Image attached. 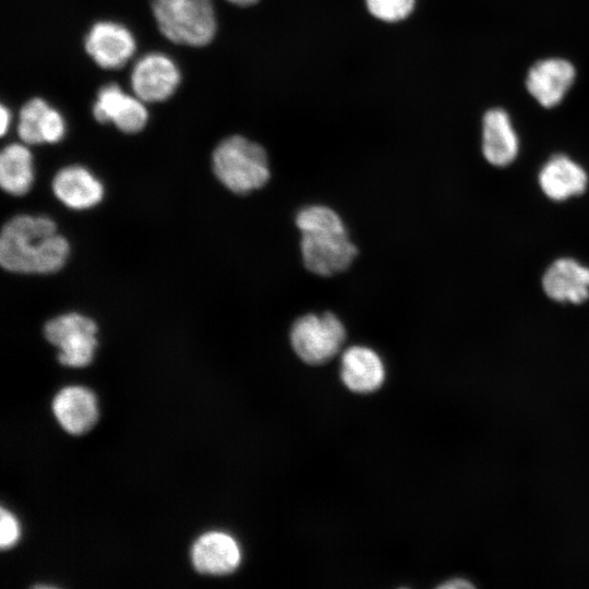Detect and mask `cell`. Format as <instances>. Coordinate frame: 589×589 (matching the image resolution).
Returning a JSON list of instances; mask_svg holds the SVG:
<instances>
[{
    "label": "cell",
    "mask_w": 589,
    "mask_h": 589,
    "mask_svg": "<svg viewBox=\"0 0 589 589\" xmlns=\"http://www.w3.org/2000/svg\"><path fill=\"white\" fill-rule=\"evenodd\" d=\"M0 546L9 549L16 543L20 537V527L16 518L5 508H1Z\"/></svg>",
    "instance_id": "7402d4cb"
},
{
    "label": "cell",
    "mask_w": 589,
    "mask_h": 589,
    "mask_svg": "<svg viewBox=\"0 0 589 589\" xmlns=\"http://www.w3.org/2000/svg\"><path fill=\"white\" fill-rule=\"evenodd\" d=\"M52 191L64 205L72 209H87L97 205L104 196L101 182L82 166H68L57 172Z\"/></svg>",
    "instance_id": "5bb4252c"
},
{
    "label": "cell",
    "mask_w": 589,
    "mask_h": 589,
    "mask_svg": "<svg viewBox=\"0 0 589 589\" xmlns=\"http://www.w3.org/2000/svg\"><path fill=\"white\" fill-rule=\"evenodd\" d=\"M191 558L199 573L221 576L238 568L241 551L230 534L223 531H209L194 542Z\"/></svg>",
    "instance_id": "8fae6325"
},
{
    "label": "cell",
    "mask_w": 589,
    "mask_h": 589,
    "mask_svg": "<svg viewBox=\"0 0 589 589\" xmlns=\"http://www.w3.org/2000/svg\"><path fill=\"white\" fill-rule=\"evenodd\" d=\"M369 12L380 21L396 23L407 19L416 0H365Z\"/></svg>",
    "instance_id": "ffe728a7"
},
{
    "label": "cell",
    "mask_w": 589,
    "mask_h": 589,
    "mask_svg": "<svg viewBox=\"0 0 589 589\" xmlns=\"http://www.w3.org/2000/svg\"><path fill=\"white\" fill-rule=\"evenodd\" d=\"M34 182L33 156L19 143L7 145L0 154V184L12 195H24Z\"/></svg>",
    "instance_id": "ac0fdd59"
},
{
    "label": "cell",
    "mask_w": 589,
    "mask_h": 589,
    "mask_svg": "<svg viewBox=\"0 0 589 589\" xmlns=\"http://www.w3.org/2000/svg\"><path fill=\"white\" fill-rule=\"evenodd\" d=\"M300 231V254L310 273L329 277L348 269L358 255L341 216L330 206L311 204L294 217Z\"/></svg>",
    "instance_id": "7a4b0ae2"
},
{
    "label": "cell",
    "mask_w": 589,
    "mask_h": 589,
    "mask_svg": "<svg viewBox=\"0 0 589 589\" xmlns=\"http://www.w3.org/2000/svg\"><path fill=\"white\" fill-rule=\"evenodd\" d=\"M542 285L555 300L581 302L589 297V268L569 257L558 259L545 271Z\"/></svg>",
    "instance_id": "9a60e30c"
},
{
    "label": "cell",
    "mask_w": 589,
    "mask_h": 589,
    "mask_svg": "<svg viewBox=\"0 0 589 589\" xmlns=\"http://www.w3.org/2000/svg\"><path fill=\"white\" fill-rule=\"evenodd\" d=\"M340 378L356 394H370L382 387L385 365L380 354L370 347L353 345L341 354Z\"/></svg>",
    "instance_id": "7c38bea8"
},
{
    "label": "cell",
    "mask_w": 589,
    "mask_h": 589,
    "mask_svg": "<svg viewBox=\"0 0 589 589\" xmlns=\"http://www.w3.org/2000/svg\"><path fill=\"white\" fill-rule=\"evenodd\" d=\"M135 39L122 24L111 21L95 23L88 31L84 48L93 61L103 69L123 67L135 51Z\"/></svg>",
    "instance_id": "ba28073f"
},
{
    "label": "cell",
    "mask_w": 589,
    "mask_h": 589,
    "mask_svg": "<svg viewBox=\"0 0 589 589\" xmlns=\"http://www.w3.org/2000/svg\"><path fill=\"white\" fill-rule=\"evenodd\" d=\"M443 589H457V588H471L473 587L470 581L464 578H452L438 586Z\"/></svg>",
    "instance_id": "603a6c76"
},
{
    "label": "cell",
    "mask_w": 589,
    "mask_h": 589,
    "mask_svg": "<svg viewBox=\"0 0 589 589\" xmlns=\"http://www.w3.org/2000/svg\"><path fill=\"white\" fill-rule=\"evenodd\" d=\"M52 411L59 424L74 435L89 431L98 419L96 396L82 386L62 388L53 398Z\"/></svg>",
    "instance_id": "4fadbf2b"
},
{
    "label": "cell",
    "mask_w": 589,
    "mask_h": 589,
    "mask_svg": "<svg viewBox=\"0 0 589 589\" xmlns=\"http://www.w3.org/2000/svg\"><path fill=\"white\" fill-rule=\"evenodd\" d=\"M539 182L549 197L563 200L585 190L587 175L577 163L567 156L555 155L542 167Z\"/></svg>",
    "instance_id": "e0dca14e"
},
{
    "label": "cell",
    "mask_w": 589,
    "mask_h": 589,
    "mask_svg": "<svg viewBox=\"0 0 589 589\" xmlns=\"http://www.w3.org/2000/svg\"><path fill=\"white\" fill-rule=\"evenodd\" d=\"M65 133V123L61 113L55 108H49L43 130L44 143H57Z\"/></svg>",
    "instance_id": "44dd1931"
},
{
    "label": "cell",
    "mask_w": 589,
    "mask_h": 589,
    "mask_svg": "<svg viewBox=\"0 0 589 589\" xmlns=\"http://www.w3.org/2000/svg\"><path fill=\"white\" fill-rule=\"evenodd\" d=\"M69 252V242L48 217L19 215L2 228L0 263L9 272L55 273L65 264Z\"/></svg>",
    "instance_id": "6da1fadb"
},
{
    "label": "cell",
    "mask_w": 589,
    "mask_h": 589,
    "mask_svg": "<svg viewBox=\"0 0 589 589\" xmlns=\"http://www.w3.org/2000/svg\"><path fill=\"white\" fill-rule=\"evenodd\" d=\"M235 5L249 7L257 2V0H226Z\"/></svg>",
    "instance_id": "d4e9b609"
},
{
    "label": "cell",
    "mask_w": 589,
    "mask_h": 589,
    "mask_svg": "<svg viewBox=\"0 0 589 589\" xmlns=\"http://www.w3.org/2000/svg\"><path fill=\"white\" fill-rule=\"evenodd\" d=\"M152 11L159 31L172 43L201 47L216 34L212 0H153Z\"/></svg>",
    "instance_id": "277c9868"
},
{
    "label": "cell",
    "mask_w": 589,
    "mask_h": 589,
    "mask_svg": "<svg viewBox=\"0 0 589 589\" xmlns=\"http://www.w3.org/2000/svg\"><path fill=\"white\" fill-rule=\"evenodd\" d=\"M50 107L41 98H32L21 108L17 134L25 144L44 143L43 130Z\"/></svg>",
    "instance_id": "d6986e66"
},
{
    "label": "cell",
    "mask_w": 589,
    "mask_h": 589,
    "mask_svg": "<svg viewBox=\"0 0 589 589\" xmlns=\"http://www.w3.org/2000/svg\"><path fill=\"white\" fill-rule=\"evenodd\" d=\"M0 131L1 135H4L10 123V112L3 105L0 108Z\"/></svg>",
    "instance_id": "cb8c5ba5"
},
{
    "label": "cell",
    "mask_w": 589,
    "mask_h": 589,
    "mask_svg": "<svg viewBox=\"0 0 589 589\" xmlns=\"http://www.w3.org/2000/svg\"><path fill=\"white\" fill-rule=\"evenodd\" d=\"M482 152L486 160L505 166L518 152V137L509 116L501 108L490 109L482 121Z\"/></svg>",
    "instance_id": "2e32d148"
},
{
    "label": "cell",
    "mask_w": 589,
    "mask_h": 589,
    "mask_svg": "<svg viewBox=\"0 0 589 589\" xmlns=\"http://www.w3.org/2000/svg\"><path fill=\"white\" fill-rule=\"evenodd\" d=\"M46 339L59 349L58 361L67 366L89 364L97 348V325L87 316L67 313L48 321L44 328Z\"/></svg>",
    "instance_id": "8992f818"
},
{
    "label": "cell",
    "mask_w": 589,
    "mask_h": 589,
    "mask_svg": "<svg viewBox=\"0 0 589 589\" xmlns=\"http://www.w3.org/2000/svg\"><path fill=\"white\" fill-rule=\"evenodd\" d=\"M212 167L218 181L235 194L260 190L271 179L266 151L242 135H231L218 143L213 151Z\"/></svg>",
    "instance_id": "3957f363"
},
{
    "label": "cell",
    "mask_w": 589,
    "mask_h": 589,
    "mask_svg": "<svg viewBox=\"0 0 589 589\" xmlns=\"http://www.w3.org/2000/svg\"><path fill=\"white\" fill-rule=\"evenodd\" d=\"M576 76L574 65L560 58L544 59L531 67L526 86L530 95L543 107L558 105L573 85Z\"/></svg>",
    "instance_id": "30bf717a"
},
{
    "label": "cell",
    "mask_w": 589,
    "mask_h": 589,
    "mask_svg": "<svg viewBox=\"0 0 589 589\" xmlns=\"http://www.w3.org/2000/svg\"><path fill=\"white\" fill-rule=\"evenodd\" d=\"M180 83V71L176 62L165 53L149 52L133 65L131 86L134 95L144 103L168 99Z\"/></svg>",
    "instance_id": "52a82bcc"
},
{
    "label": "cell",
    "mask_w": 589,
    "mask_h": 589,
    "mask_svg": "<svg viewBox=\"0 0 589 589\" xmlns=\"http://www.w3.org/2000/svg\"><path fill=\"white\" fill-rule=\"evenodd\" d=\"M137 96L125 94L117 84L104 85L93 105L94 118L100 123H113L124 133H137L147 123L148 113Z\"/></svg>",
    "instance_id": "9c48e42d"
},
{
    "label": "cell",
    "mask_w": 589,
    "mask_h": 589,
    "mask_svg": "<svg viewBox=\"0 0 589 589\" xmlns=\"http://www.w3.org/2000/svg\"><path fill=\"white\" fill-rule=\"evenodd\" d=\"M346 338L344 323L329 311L303 314L293 321L289 330L293 352L310 365H322L334 359Z\"/></svg>",
    "instance_id": "5b68a950"
}]
</instances>
